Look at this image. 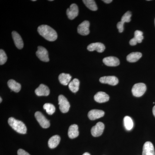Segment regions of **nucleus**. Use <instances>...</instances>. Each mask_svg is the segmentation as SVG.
<instances>
[{"mask_svg":"<svg viewBox=\"0 0 155 155\" xmlns=\"http://www.w3.org/2000/svg\"><path fill=\"white\" fill-rule=\"evenodd\" d=\"M12 35L15 46L19 49H22L24 44L21 36L16 31H13L12 32Z\"/></svg>","mask_w":155,"mask_h":155,"instance_id":"15","label":"nucleus"},{"mask_svg":"<svg viewBox=\"0 0 155 155\" xmlns=\"http://www.w3.org/2000/svg\"><path fill=\"white\" fill-rule=\"evenodd\" d=\"M35 116L39 124L43 128H47L50 127V121L45 118L41 112L39 111L36 112Z\"/></svg>","mask_w":155,"mask_h":155,"instance_id":"5","label":"nucleus"},{"mask_svg":"<svg viewBox=\"0 0 155 155\" xmlns=\"http://www.w3.org/2000/svg\"><path fill=\"white\" fill-rule=\"evenodd\" d=\"M100 81L103 84H107L115 86L119 83V80L115 76H104L100 78Z\"/></svg>","mask_w":155,"mask_h":155,"instance_id":"10","label":"nucleus"},{"mask_svg":"<svg viewBox=\"0 0 155 155\" xmlns=\"http://www.w3.org/2000/svg\"><path fill=\"white\" fill-rule=\"evenodd\" d=\"M131 17V12L129 11H127L122 16V18H121V21H122L124 23L130 22V20H131V19H130Z\"/></svg>","mask_w":155,"mask_h":155,"instance_id":"29","label":"nucleus"},{"mask_svg":"<svg viewBox=\"0 0 155 155\" xmlns=\"http://www.w3.org/2000/svg\"><path fill=\"white\" fill-rule=\"evenodd\" d=\"M58 102L61 112L63 113H67L69 110L70 105L67 99L63 95H60L58 97Z\"/></svg>","mask_w":155,"mask_h":155,"instance_id":"4","label":"nucleus"},{"mask_svg":"<svg viewBox=\"0 0 155 155\" xmlns=\"http://www.w3.org/2000/svg\"><path fill=\"white\" fill-rule=\"evenodd\" d=\"M8 57L4 50H0V65H3L7 62Z\"/></svg>","mask_w":155,"mask_h":155,"instance_id":"28","label":"nucleus"},{"mask_svg":"<svg viewBox=\"0 0 155 155\" xmlns=\"http://www.w3.org/2000/svg\"><path fill=\"white\" fill-rule=\"evenodd\" d=\"M2 97H0V103H2Z\"/></svg>","mask_w":155,"mask_h":155,"instance_id":"35","label":"nucleus"},{"mask_svg":"<svg viewBox=\"0 0 155 155\" xmlns=\"http://www.w3.org/2000/svg\"><path fill=\"white\" fill-rule=\"evenodd\" d=\"M87 49L90 51H96L99 53H102L105 49V46L101 43H93L89 45Z\"/></svg>","mask_w":155,"mask_h":155,"instance_id":"11","label":"nucleus"},{"mask_svg":"<svg viewBox=\"0 0 155 155\" xmlns=\"http://www.w3.org/2000/svg\"><path fill=\"white\" fill-rule=\"evenodd\" d=\"M124 22L122 21H120L118 22L117 24V27L118 28L119 31L120 33H122L124 31Z\"/></svg>","mask_w":155,"mask_h":155,"instance_id":"30","label":"nucleus"},{"mask_svg":"<svg viewBox=\"0 0 155 155\" xmlns=\"http://www.w3.org/2000/svg\"><path fill=\"white\" fill-rule=\"evenodd\" d=\"M103 2H104L105 3L107 4H109L112 2V0H103Z\"/></svg>","mask_w":155,"mask_h":155,"instance_id":"32","label":"nucleus"},{"mask_svg":"<svg viewBox=\"0 0 155 155\" xmlns=\"http://www.w3.org/2000/svg\"><path fill=\"white\" fill-rule=\"evenodd\" d=\"M104 114V111L99 110H92L89 112L88 117L90 120H94L103 117Z\"/></svg>","mask_w":155,"mask_h":155,"instance_id":"16","label":"nucleus"},{"mask_svg":"<svg viewBox=\"0 0 155 155\" xmlns=\"http://www.w3.org/2000/svg\"><path fill=\"white\" fill-rule=\"evenodd\" d=\"M153 114L154 116L155 117V106H154L153 107Z\"/></svg>","mask_w":155,"mask_h":155,"instance_id":"33","label":"nucleus"},{"mask_svg":"<svg viewBox=\"0 0 155 155\" xmlns=\"http://www.w3.org/2000/svg\"><path fill=\"white\" fill-rule=\"evenodd\" d=\"M49 88L44 84H41L35 90V93L38 96H48L50 94Z\"/></svg>","mask_w":155,"mask_h":155,"instance_id":"14","label":"nucleus"},{"mask_svg":"<svg viewBox=\"0 0 155 155\" xmlns=\"http://www.w3.org/2000/svg\"><path fill=\"white\" fill-rule=\"evenodd\" d=\"M83 2L90 10L92 11H96L97 10L96 4L94 0H83Z\"/></svg>","mask_w":155,"mask_h":155,"instance_id":"25","label":"nucleus"},{"mask_svg":"<svg viewBox=\"0 0 155 155\" xmlns=\"http://www.w3.org/2000/svg\"><path fill=\"white\" fill-rule=\"evenodd\" d=\"M142 54L140 52H133L130 53L127 56V61L130 63H134L137 62L141 58Z\"/></svg>","mask_w":155,"mask_h":155,"instance_id":"22","label":"nucleus"},{"mask_svg":"<svg viewBox=\"0 0 155 155\" xmlns=\"http://www.w3.org/2000/svg\"><path fill=\"white\" fill-rule=\"evenodd\" d=\"M82 155H91L89 153H84Z\"/></svg>","mask_w":155,"mask_h":155,"instance_id":"34","label":"nucleus"},{"mask_svg":"<svg viewBox=\"0 0 155 155\" xmlns=\"http://www.w3.org/2000/svg\"><path fill=\"white\" fill-rule=\"evenodd\" d=\"M67 14L69 19H75L78 16V9L76 4H72L70 5L69 8L67 9Z\"/></svg>","mask_w":155,"mask_h":155,"instance_id":"9","label":"nucleus"},{"mask_svg":"<svg viewBox=\"0 0 155 155\" xmlns=\"http://www.w3.org/2000/svg\"></svg>","mask_w":155,"mask_h":155,"instance_id":"37","label":"nucleus"},{"mask_svg":"<svg viewBox=\"0 0 155 155\" xmlns=\"http://www.w3.org/2000/svg\"><path fill=\"white\" fill-rule=\"evenodd\" d=\"M38 31L41 36L48 41H55L58 38V34L56 31L48 25H40L38 28Z\"/></svg>","mask_w":155,"mask_h":155,"instance_id":"1","label":"nucleus"},{"mask_svg":"<svg viewBox=\"0 0 155 155\" xmlns=\"http://www.w3.org/2000/svg\"><path fill=\"white\" fill-rule=\"evenodd\" d=\"M43 108L46 111L47 113L50 115H52L55 111V107L52 104L47 103L43 106Z\"/></svg>","mask_w":155,"mask_h":155,"instance_id":"26","label":"nucleus"},{"mask_svg":"<svg viewBox=\"0 0 155 155\" xmlns=\"http://www.w3.org/2000/svg\"><path fill=\"white\" fill-rule=\"evenodd\" d=\"M90 22L88 21L85 20L81 22L78 27V32L81 35H88L90 33L89 30Z\"/></svg>","mask_w":155,"mask_h":155,"instance_id":"7","label":"nucleus"},{"mask_svg":"<svg viewBox=\"0 0 155 155\" xmlns=\"http://www.w3.org/2000/svg\"><path fill=\"white\" fill-rule=\"evenodd\" d=\"M78 126L76 124L70 125L68 130V136L71 139H74L77 137L79 135Z\"/></svg>","mask_w":155,"mask_h":155,"instance_id":"18","label":"nucleus"},{"mask_svg":"<svg viewBox=\"0 0 155 155\" xmlns=\"http://www.w3.org/2000/svg\"><path fill=\"white\" fill-rule=\"evenodd\" d=\"M142 155H155L154 148L150 142H146L143 145Z\"/></svg>","mask_w":155,"mask_h":155,"instance_id":"13","label":"nucleus"},{"mask_svg":"<svg viewBox=\"0 0 155 155\" xmlns=\"http://www.w3.org/2000/svg\"><path fill=\"white\" fill-rule=\"evenodd\" d=\"M17 154L18 155H30L27 152L25 151L24 150L21 149L18 150L17 151Z\"/></svg>","mask_w":155,"mask_h":155,"instance_id":"31","label":"nucleus"},{"mask_svg":"<svg viewBox=\"0 0 155 155\" xmlns=\"http://www.w3.org/2000/svg\"><path fill=\"white\" fill-rule=\"evenodd\" d=\"M8 86L12 91L15 92H19L21 89V84L13 79H11L8 81Z\"/></svg>","mask_w":155,"mask_h":155,"instance_id":"20","label":"nucleus"},{"mask_svg":"<svg viewBox=\"0 0 155 155\" xmlns=\"http://www.w3.org/2000/svg\"><path fill=\"white\" fill-rule=\"evenodd\" d=\"M60 141H61V137L59 135H54L49 140L48 145L50 148H55L58 146Z\"/></svg>","mask_w":155,"mask_h":155,"instance_id":"19","label":"nucleus"},{"mask_svg":"<svg viewBox=\"0 0 155 155\" xmlns=\"http://www.w3.org/2000/svg\"><path fill=\"white\" fill-rule=\"evenodd\" d=\"M71 78L72 77L69 74L64 73H61L58 77L60 83L64 85H67L69 84L70 82Z\"/></svg>","mask_w":155,"mask_h":155,"instance_id":"21","label":"nucleus"},{"mask_svg":"<svg viewBox=\"0 0 155 155\" xmlns=\"http://www.w3.org/2000/svg\"><path fill=\"white\" fill-rule=\"evenodd\" d=\"M124 124L125 129L130 130L133 128L134 123L133 120L130 117L126 116L124 118Z\"/></svg>","mask_w":155,"mask_h":155,"instance_id":"24","label":"nucleus"},{"mask_svg":"<svg viewBox=\"0 0 155 155\" xmlns=\"http://www.w3.org/2000/svg\"><path fill=\"white\" fill-rule=\"evenodd\" d=\"M134 40L138 43H140L143 39V33L141 31L136 30L134 32V37L133 38Z\"/></svg>","mask_w":155,"mask_h":155,"instance_id":"27","label":"nucleus"},{"mask_svg":"<svg viewBox=\"0 0 155 155\" xmlns=\"http://www.w3.org/2000/svg\"><path fill=\"white\" fill-rule=\"evenodd\" d=\"M32 1H33V2H35V1H36V0H32Z\"/></svg>","mask_w":155,"mask_h":155,"instance_id":"36","label":"nucleus"},{"mask_svg":"<svg viewBox=\"0 0 155 155\" xmlns=\"http://www.w3.org/2000/svg\"><path fill=\"white\" fill-rule=\"evenodd\" d=\"M147 90L146 85L144 83L136 84L132 89V94L134 96L140 97L143 95Z\"/></svg>","mask_w":155,"mask_h":155,"instance_id":"3","label":"nucleus"},{"mask_svg":"<svg viewBox=\"0 0 155 155\" xmlns=\"http://www.w3.org/2000/svg\"><path fill=\"white\" fill-rule=\"evenodd\" d=\"M36 55L38 58L42 61L48 62L49 61L48 53L47 50L43 47L38 46L36 52Z\"/></svg>","mask_w":155,"mask_h":155,"instance_id":"6","label":"nucleus"},{"mask_svg":"<svg viewBox=\"0 0 155 155\" xmlns=\"http://www.w3.org/2000/svg\"><path fill=\"white\" fill-rule=\"evenodd\" d=\"M79 84L80 81L77 78H75L69 83V89L72 92H77L79 90Z\"/></svg>","mask_w":155,"mask_h":155,"instance_id":"23","label":"nucleus"},{"mask_svg":"<svg viewBox=\"0 0 155 155\" xmlns=\"http://www.w3.org/2000/svg\"><path fill=\"white\" fill-rule=\"evenodd\" d=\"M104 125L101 122H99L92 127L91 133L93 136L97 137L101 135L104 129Z\"/></svg>","mask_w":155,"mask_h":155,"instance_id":"8","label":"nucleus"},{"mask_svg":"<svg viewBox=\"0 0 155 155\" xmlns=\"http://www.w3.org/2000/svg\"><path fill=\"white\" fill-rule=\"evenodd\" d=\"M104 64L108 67H117L120 64L118 58L115 57H108L103 60Z\"/></svg>","mask_w":155,"mask_h":155,"instance_id":"12","label":"nucleus"},{"mask_svg":"<svg viewBox=\"0 0 155 155\" xmlns=\"http://www.w3.org/2000/svg\"><path fill=\"white\" fill-rule=\"evenodd\" d=\"M9 125L18 133L25 134L27 132V128L23 122L11 117L8 120Z\"/></svg>","mask_w":155,"mask_h":155,"instance_id":"2","label":"nucleus"},{"mask_svg":"<svg viewBox=\"0 0 155 155\" xmlns=\"http://www.w3.org/2000/svg\"><path fill=\"white\" fill-rule=\"evenodd\" d=\"M94 99L97 102L103 103L107 102L110 99V97L106 93L100 91L95 95Z\"/></svg>","mask_w":155,"mask_h":155,"instance_id":"17","label":"nucleus"}]
</instances>
